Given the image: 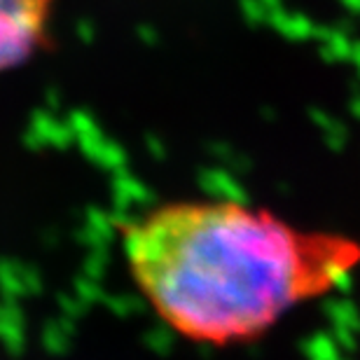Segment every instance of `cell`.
Instances as JSON below:
<instances>
[{
  "label": "cell",
  "instance_id": "1",
  "mask_svg": "<svg viewBox=\"0 0 360 360\" xmlns=\"http://www.w3.org/2000/svg\"><path fill=\"white\" fill-rule=\"evenodd\" d=\"M122 253L153 311L185 340L225 347L260 337L342 288L360 243L302 229L234 199H183L124 227Z\"/></svg>",
  "mask_w": 360,
  "mask_h": 360
},
{
  "label": "cell",
  "instance_id": "2",
  "mask_svg": "<svg viewBox=\"0 0 360 360\" xmlns=\"http://www.w3.org/2000/svg\"><path fill=\"white\" fill-rule=\"evenodd\" d=\"M52 7L54 0H0V73L38 52Z\"/></svg>",
  "mask_w": 360,
  "mask_h": 360
}]
</instances>
